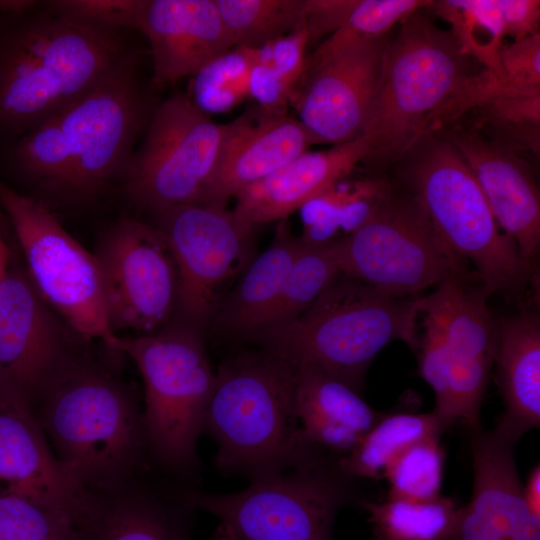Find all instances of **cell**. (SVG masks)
<instances>
[{"label": "cell", "instance_id": "obj_1", "mask_svg": "<svg viewBox=\"0 0 540 540\" xmlns=\"http://www.w3.org/2000/svg\"><path fill=\"white\" fill-rule=\"evenodd\" d=\"M149 116L130 53L93 88L24 133L12 159L45 188L86 198L124 176Z\"/></svg>", "mask_w": 540, "mask_h": 540}, {"label": "cell", "instance_id": "obj_2", "mask_svg": "<svg viewBox=\"0 0 540 540\" xmlns=\"http://www.w3.org/2000/svg\"><path fill=\"white\" fill-rule=\"evenodd\" d=\"M35 399L33 413L54 455L83 490L104 493L132 482L149 451L143 412L119 381L67 354Z\"/></svg>", "mask_w": 540, "mask_h": 540}, {"label": "cell", "instance_id": "obj_3", "mask_svg": "<svg viewBox=\"0 0 540 540\" xmlns=\"http://www.w3.org/2000/svg\"><path fill=\"white\" fill-rule=\"evenodd\" d=\"M203 432L217 445L216 467L249 480L330 455L304 436L293 367L265 350L238 354L219 366Z\"/></svg>", "mask_w": 540, "mask_h": 540}, {"label": "cell", "instance_id": "obj_4", "mask_svg": "<svg viewBox=\"0 0 540 540\" xmlns=\"http://www.w3.org/2000/svg\"><path fill=\"white\" fill-rule=\"evenodd\" d=\"M121 31L48 10L0 38V125L31 130L93 88L127 55Z\"/></svg>", "mask_w": 540, "mask_h": 540}, {"label": "cell", "instance_id": "obj_5", "mask_svg": "<svg viewBox=\"0 0 540 540\" xmlns=\"http://www.w3.org/2000/svg\"><path fill=\"white\" fill-rule=\"evenodd\" d=\"M422 297L392 296L341 272L296 318L251 336L291 366H313L360 393L387 344L415 351Z\"/></svg>", "mask_w": 540, "mask_h": 540}, {"label": "cell", "instance_id": "obj_6", "mask_svg": "<svg viewBox=\"0 0 540 540\" xmlns=\"http://www.w3.org/2000/svg\"><path fill=\"white\" fill-rule=\"evenodd\" d=\"M397 162L405 189L419 201L442 242L474 265L486 294L521 293L534 269L499 230L475 176L444 133L422 136Z\"/></svg>", "mask_w": 540, "mask_h": 540}, {"label": "cell", "instance_id": "obj_7", "mask_svg": "<svg viewBox=\"0 0 540 540\" xmlns=\"http://www.w3.org/2000/svg\"><path fill=\"white\" fill-rule=\"evenodd\" d=\"M449 31L427 9L414 12L386 42L362 134L367 160L398 161L427 132L437 111L472 73Z\"/></svg>", "mask_w": 540, "mask_h": 540}, {"label": "cell", "instance_id": "obj_8", "mask_svg": "<svg viewBox=\"0 0 540 540\" xmlns=\"http://www.w3.org/2000/svg\"><path fill=\"white\" fill-rule=\"evenodd\" d=\"M121 341V352L144 382L149 453L172 472L195 471L196 444L216 383L198 328L168 327Z\"/></svg>", "mask_w": 540, "mask_h": 540}, {"label": "cell", "instance_id": "obj_9", "mask_svg": "<svg viewBox=\"0 0 540 540\" xmlns=\"http://www.w3.org/2000/svg\"><path fill=\"white\" fill-rule=\"evenodd\" d=\"M348 479L338 457L324 455L235 493L185 490L175 498L213 514L240 540H332L335 516L351 497Z\"/></svg>", "mask_w": 540, "mask_h": 540}, {"label": "cell", "instance_id": "obj_10", "mask_svg": "<svg viewBox=\"0 0 540 540\" xmlns=\"http://www.w3.org/2000/svg\"><path fill=\"white\" fill-rule=\"evenodd\" d=\"M341 272L383 293L408 297L467 272L439 238L419 201L393 186L367 220L337 240Z\"/></svg>", "mask_w": 540, "mask_h": 540}, {"label": "cell", "instance_id": "obj_11", "mask_svg": "<svg viewBox=\"0 0 540 540\" xmlns=\"http://www.w3.org/2000/svg\"><path fill=\"white\" fill-rule=\"evenodd\" d=\"M0 205L23 251L29 279L43 301L79 336L121 352L108 322L98 260L74 239L41 200L0 179Z\"/></svg>", "mask_w": 540, "mask_h": 540}, {"label": "cell", "instance_id": "obj_12", "mask_svg": "<svg viewBox=\"0 0 540 540\" xmlns=\"http://www.w3.org/2000/svg\"><path fill=\"white\" fill-rule=\"evenodd\" d=\"M146 126L124 174L128 195L155 214L198 204L218 165L227 125L214 122L188 95L175 94L154 108Z\"/></svg>", "mask_w": 540, "mask_h": 540}, {"label": "cell", "instance_id": "obj_13", "mask_svg": "<svg viewBox=\"0 0 540 540\" xmlns=\"http://www.w3.org/2000/svg\"><path fill=\"white\" fill-rule=\"evenodd\" d=\"M112 330L155 332L178 303V276L168 245L156 226L117 221L95 254Z\"/></svg>", "mask_w": 540, "mask_h": 540}, {"label": "cell", "instance_id": "obj_14", "mask_svg": "<svg viewBox=\"0 0 540 540\" xmlns=\"http://www.w3.org/2000/svg\"><path fill=\"white\" fill-rule=\"evenodd\" d=\"M156 216L177 270V309L198 328L211 316L222 285L243 261L253 230L226 206L187 204Z\"/></svg>", "mask_w": 540, "mask_h": 540}, {"label": "cell", "instance_id": "obj_15", "mask_svg": "<svg viewBox=\"0 0 540 540\" xmlns=\"http://www.w3.org/2000/svg\"><path fill=\"white\" fill-rule=\"evenodd\" d=\"M388 37L307 55L289 104L315 143L338 145L362 135Z\"/></svg>", "mask_w": 540, "mask_h": 540}, {"label": "cell", "instance_id": "obj_16", "mask_svg": "<svg viewBox=\"0 0 540 540\" xmlns=\"http://www.w3.org/2000/svg\"><path fill=\"white\" fill-rule=\"evenodd\" d=\"M481 283L468 272L451 276L422 297V309L438 319L446 343L453 424L481 428L480 409L496 355L498 330Z\"/></svg>", "mask_w": 540, "mask_h": 540}, {"label": "cell", "instance_id": "obj_17", "mask_svg": "<svg viewBox=\"0 0 540 540\" xmlns=\"http://www.w3.org/2000/svg\"><path fill=\"white\" fill-rule=\"evenodd\" d=\"M87 494L60 465L29 401L0 384V496L76 518Z\"/></svg>", "mask_w": 540, "mask_h": 540}, {"label": "cell", "instance_id": "obj_18", "mask_svg": "<svg viewBox=\"0 0 540 540\" xmlns=\"http://www.w3.org/2000/svg\"><path fill=\"white\" fill-rule=\"evenodd\" d=\"M66 356L50 307L29 278L8 269L0 279V384L31 403Z\"/></svg>", "mask_w": 540, "mask_h": 540}, {"label": "cell", "instance_id": "obj_19", "mask_svg": "<svg viewBox=\"0 0 540 540\" xmlns=\"http://www.w3.org/2000/svg\"><path fill=\"white\" fill-rule=\"evenodd\" d=\"M475 176L498 224L535 269L540 250V194L533 172L518 153L501 147L472 126L441 130Z\"/></svg>", "mask_w": 540, "mask_h": 540}, {"label": "cell", "instance_id": "obj_20", "mask_svg": "<svg viewBox=\"0 0 540 540\" xmlns=\"http://www.w3.org/2000/svg\"><path fill=\"white\" fill-rule=\"evenodd\" d=\"M226 125L218 165L198 204L226 206L230 198L315 144L297 118L259 105Z\"/></svg>", "mask_w": 540, "mask_h": 540}, {"label": "cell", "instance_id": "obj_21", "mask_svg": "<svg viewBox=\"0 0 540 540\" xmlns=\"http://www.w3.org/2000/svg\"><path fill=\"white\" fill-rule=\"evenodd\" d=\"M139 32L158 86L195 76L234 47L215 0H147Z\"/></svg>", "mask_w": 540, "mask_h": 540}, {"label": "cell", "instance_id": "obj_22", "mask_svg": "<svg viewBox=\"0 0 540 540\" xmlns=\"http://www.w3.org/2000/svg\"><path fill=\"white\" fill-rule=\"evenodd\" d=\"M370 154L371 141L365 134L327 150L306 151L239 192L232 211L242 225L252 230L261 224L286 220L347 177Z\"/></svg>", "mask_w": 540, "mask_h": 540}, {"label": "cell", "instance_id": "obj_23", "mask_svg": "<svg viewBox=\"0 0 540 540\" xmlns=\"http://www.w3.org/2000/svg\"><path fill=\"white\" fill-rule=\"evenodd\" d=\"M473 488L448 540H508L521 497L515 446L521 436L499 421L494 429L470 432Z\"/></svg>", "mask_w": 540, "mask_h": 540}, {"label": "cell", "instance_id": "obj_24", "mask_svg": "<svg viewBox=\"0 0 540 540\" xmlns=\"http://www.w3.org/2000/svg\"><path fill=\"white\" fill-rule=\"evenodd\" d=\"M295 408L307 441L335 457L349 453L386 414L360 393L310 365L292 366Z\"/></svg>", "mask_w": 540, "mask_h": 540}, {"label": "cell", "instance_id": "obj_25", "mask_svg": "<svg viewBox=\"0 0 540 540\" xmlns=\"http://www.w3.org/2000/svg\"><path fill=\"white\" fill-rule=\"evenodd\" d=\"M79 540H190L179 510L132 482L89 493L75 518Z\"/></svg>", "mask_w": 540, "mask_h": 540}, {"label": "cell", "instance_id": "obj_26", "mask_svg": "<svg viewBox=\"0 0 540 540\" xmlns=\"http://www.w3.org/2000/svg\"><path fill=\"white\" fill-rule=\"evenodd\" d=\"M494 363L506 412L501 421L522 436L540 425V317L535 311L500 320Z\"/></svg>", "mask_w": 540, "mask_h": 540}, {"label": "cell", "instance_id": "obj_27", "mask_svg": "<svg viewBox=\"0 0 540 540\" xmlns=\"http://www.w3.org/2000/svg\"><path fill=\"white\" fill-rule=\"evenodd\" d=\"M302 245L286 220L280 221L268 248L248 267L217 309L215 328L223 333L251 335L260 329L283 289Z\"/></svg>", "mask_w": 540, "mask_h": 540}, {"label": "cell", "instance_id": "obj_28", "mask_svg": "<svg viewBox=\"0 0 540 540\" xmlns=\"http://www.w3.org/2000/svg\"><path fill=\"white\" fill-rule=\"evenodd\" d=\"M346 178V177H345ZM336 182L303 210V240L325 243L348 236L371 215L392 185L383 179Z\"/></svg>", "mask_w": 540, "mask_h": 540}, {"label": "cell", "instance_id": "obj_29", "mask_svg": "<svg viewBox=\"0 0 540 540\" xmlns=\"http://www.w3.org/2000/svg\"><path fill=\"white\" fill-rule=\"evenodd\" d=\"M447 428L435 413L385 414L346 455L339 469L348 477L379 480L390 461L408 446L429 437H441Z\"/></svg>", "mask_w": 540, "mask_h": 540}, {"label": "cell", "instance_id": "obj_30", "mask_svg": "<svg viewBox=\"0 0 540 540\" xmlns=\"http://www.w3.org/2000/svg\"><path fill=\"white\" fill-rule=\"evenodd\" d=\"M360 504L369 514L372 540H448L462 509L444 496L427 502L388 498Z\"/></svg>", "mask_w": 540, "mask_h": 540}, {"label": "cell", "instance_id": "obj_31", "mask_svg": "<svg viewBox=\"0 0 540 540\" xmlns=\"http://www.w3.org/2000/svg\"><path fill=\"white\" fill-rule=\"evenodd\" d=\"M445 20L461 53L501 73L499 52L506 36L497 0H440L426 8Z\"/></svg>", "mask_w": 540, "mask_h": 540}, {"label": "cell", "instance_id": "obj_32", "mask_svg": "<svg viewBox=\"0 0 540 540\" xmlns=\"http://www.w3.org/2000/svg\"><path fill=\"white\" fill-rule=\"evenodd\" d=\"M309 37L304 28L254 49L250 97L257 105L286 112L305 66Z\"/></svg>", "mask_w": 540, "mask_h": 540}, {"label": "cell", "instance_id": "obj_33", "mask_svg": "<svg viewBox=\"0 0 540 540\" xmlns=\"http://www.w3.org/2000/svg\"><path fill=\"white\" fill-rule=\"evenodd\" d=\"M340 273L337 240L315 243L302 239L279 298L257 331L296 318Z\"/></svg>", "mask_w": 540, "mask_h": 540}, {"label": "cell", "instance_id": "obj_34", "mask_svg": "<svg viewBox=\"0 0 540 540\" xmlns=\"http://www.w3.org/2000/svg\"><path fill=\"white\" fill-rule=\"evenodd\" d=\"M234 47L258 48L304 28L305 0H215Z\"/></svg>", "mask_w": 540, "mask_h": 540}, {"label": "cell", "instance_id": "obj_35", "mask_svg": "<svg viewBox=\"0 0 540 540\" xmlns=\"http://www.w3.org/2000/svg\"><path fill=\"white\" fill-rule=\"evenodd\" d=\"M472 127L489 132L491 142L512 150L539 151L540 92L506 93L478 106Z\"/></svg>", "mask_w": 540, "mask_h": 540}, {"label": "cell", "instance_id": "obj_36", "mask_svg": "<svg viewBox=\"0 0 540 540\" xmlns=\"http://www.w3.org/2000/svg\"><path fill=\"white\" fill-rule=\"evenodd\" d=\"M254 49L233 47L192 77V102L205 113L230 110L250 97Z\"/></svg>", "mask_w": 540, "mask_h": 540}, {"label": "cell", "instance_id": "obj_37", "mask_svg": "<svg viewBox=\"0 0 540 540\" xmlns=\"http://www.w3.org/2000/svg\"><path fill=\"white\" fill-rule=\"evenodd\" d=\"M440 438L413 443L390 461L384 473L388 498L427 502L441 496L444 451Z\"/></svg>", "mask_w": 540, "mask_h": 540}, {"label": "cell", "instance_id": "obj_38", "mask_svg": "<svg viewBox=\"0 0 540 540\" xmlns=\"http://www.w3.org/2000/svg\"><path fill=\"white\" fill-rule=\"evenodd\" d=\"M431 3V0H358L343 25L313 53L324 54L354 43L385 37L394 26Z\"/></svg>", "mask_w": 540, "mask_h": 540}, {"label": "cell", "instance_id": "obj_39", "mask_svg": "<svg viewBox=\"0 0 540 540\" xmlns=\"http://www.w3.org/2000/svg\"><path fill=\"white\" fill-rule=\"evenodd\" d=\"M0 540H79V536L70 514L0 496Z\"/></svg>", "mask_w": 540, "mask_h": 540}, {"label": "cell", "instance_id": "obj_40", "mask_svg": "<svg viewBox=\"0 0 540 540\" xmlns=\"http://www.w3.org/2000/svg\"><path fill=\"white\" fill-rule=\"evenodd\" d=\"M422 333L418 335L415 351L418 355L419 373L430 385L435 395L433 412L449 428L454 425L451 415L449 368L445 336L436 316L421 308Z\"/></svg>", "mask_w": 540, "mask_h": 540}, {"label": "cell", "instance_id": "obj_41", "mask_svg": "<svg viewBox=\"0 0 540 540\" xmlns=\"http://www.w3.org/2000/svg\"><path fill=\"white\" fill-rule=\"evenodd\" d=\"M147 0H52L46 10L99 28L140 30Z\"/></svg>", "mask_w": 540, "mask_h": 540}, {"label": "cell", "instance_id": "obj_42", "mask_svg": "<svg viewBox=\"0 0 540 540\" xmlns=\"http://www.w3.org/2000/svg\"><path fill=\"white\" fill-rule=\"evenodd\" d=\"M500 69L506 80L524 91H540V33L501 48Z\"/></svg>", "mask_w": 540, "mask_h": 540}, {"label": "cell", "instance_id": "obj_43", "mask_svg": "<svg viewBox=\"0 0 540 540\" xmlns=\"http://www.w3.org/2000/svg\"><path fill=\"white\" fill-rule=\"evenodd\" d=\"M357 2L358 0H305L304 29L310 45L339 29Z\"/></svg>", "mask_w": 540, "mask_h": 540}, {"label": "cell", "instance_id": "obj_44", "mask_svg": "<svg viewBox=\"0 0 540 540\" xmlns=\"http://www.w3.org/2000/svg\"><path fill=\"white\" fill-rule=\"evenodd\" d=\"M504 31L514 41L539 33L540 1L497 0Z\"/></svg>", "mask_w": 540, "mask_h": 540}, {"label": "cell", "instance_id": "obj_45", "mask_svg": "<svg viewBox=\"0 0 540 540\" xmlns=\"http://www.w3.org/2000/svg\"><path fill=\"white\" fill-rule=\"evenodd\" d=\"M508 540H540V516L527 507L522 495L513 514Z\"/></svg>", "mask_w": 540, "mask_h": 540}, {"label": "cell", "instance_id": "obj_46", "mask_svg": "<svg viewBox=\"0 0 540 540\" xmlns=\"http://www.w3.org/2000/svg\"><path fill=\"white\" fill-rule=\"evenodd\" d=\"M522 499L527 507L540 516V465L536 464L531 470L521 489Z\"/></svg>", "mask_w": 540, "mask_h": 540}, {"label": "cell", "instance_id": "obj_47", "mask_svg": "<svg viewBox=\"0 0 540 540\" xmlns=\"http://www.w3.org/2000/svg\"><path fill=\"white\" fill-rule=\"evenodd\" d=\"M38 5L34 0H0V12L22 17L33 12Z\"/></svg>", "mask_w": 540, "mask_h": 540}, {"label": "cell", "instance_id": "obj_48", "mask_svg": "<svg viewBox=\"0 0 540 540\" xmlns=\"http://www.w3.org/2000/svg\"><path fill=\"white\" fill-rule=\"evenodd\" d=\"M9 260H10L9 249L0 234V279L5 275V273L9 269L8 268Z\"/></svg>", "mask_w": 540, "mask_h": 540}, {"label": "cell", "instance_id": "obj_49", "mask_svg": "<svg viewBox=\"0 0 540 540\" xmlns=\"http://www.w3.org/2000/svg\"><path fill=\"white\" fill-rule=\"evenodd\" d=\"M212 540H240L235 532L226 524L221 523L215 531Z\"/></svg>", "mask_w": 540, "mask_h": 540}]
</instances>
